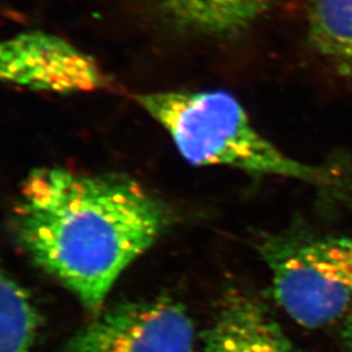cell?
Wrapping results in <instances>:
<instances>
[{"label":"cell","mask_w":352,"mask_h":352,"mask_svg":"<svg viewBox=\"0 0 352 352\" xmlns=\"http://www.w3.org/2000/svg\"><path fill=\"white\" fill-rule=\"evenodd\" d=\"M171 222L168 205L131 176L55 166L26 176L12 213L30 258L91 312Z\"/></svg>","instance_id":"obj_1"},{"label":"cell","mask_w":352,"mask_h":352,"mask_svg":"<svg viewBox=\"0 0 352 352\" xmlns=\"http://www.w3.org/2000/svg\"><path fill=\"white\" fill-rule=\"evenodd\" d=\"M136 101L192 166L300 182L338 201L352 200L349 173L291 157L254 126L244 106L226 90L155 91L140 94Z\"/></svg>","instance_id":"obj_2"},{"label":"cell","mask_w":352,"mask_h":352,"mask_svg":"<svg viewBox=\"0 0 352 352\" xmlns=\"http://www.w3.org/2000/svg\"><path fill=\"white\" fill-rule=\"evenodd\" d=\"M273 294L296 324L340 336L352 325V234L279 232L257 244Z\"/></svg>","instance_id":"obj_3"},{"label":"cell","mask_w":352,"mask_h":352,"mask_svg":"<svg viewBox=\"0 0 352 352\" xmlns=\"http://www.w3.org/2000/svg\"><path fill=\"white\" fill-rule=\"evenodd\" d=\"M188 312L171 298L122 302L75 334L60 352H197Z\"/></svg>","instance_id":"obj_4"},{"label":"cell","mask_w":352,"mask_h":352,"mask_svg":"<svg viewBox=\"0 0 352 352\" xmlns=\"http://www.w3.org/2000/svg\"><path fill=\"white\" fill-rule=\"evenodd\" d=\"M0 80L55 91H85L104 84L85 54L42 33L0 41Z\"/></svg>","instance_id":"obj_5"},{"label":"cell","mask_w":352,"mask_h":352,"mask_svg":"<svg viewBox=\"0 0 352 352\" xmlns=\"http://www.w3.org/2000/svg\"><path fill=\"white\" fill-rule=\"evenodd\" d=\"M201 352H295L276 318L254 295L238 287L223 294Z\"/></svg>","instance_id":"obj_6"},{"label":"cell","mask_w":352,"mask_h":352,"mask_svg":"<svg viewBox=\"0 0 352 352\" xmlns=\"http://www.w3.org/2000/svg\"><path fill=\"white\" fill-rule=\"evenodd\" d=\"M273 0H158L177 26L209 37L241 34L258 23Z\"/></svg>","instance_id":"obj_7"},{"label":"cell","mask_w":352,"mask_h":352,"mask_svg":"<svg viewBox=\"0 0 352 352\" xmlns=\"http://www.w3.org/2000/svg\"><path fill=\"white\" fill-rule=\"evenodd\" d=\"M307 37L318 58L352 77V0H309Z\"/></svg>","instance_id":"obj_8"},{"label":"cell","mask_w":352,"mask_h":352,"mask_svg":"<svg viewBox=\"0 0 352 352\" xmlns=\"http://www.w3.org/2000/svg\"><path fill=\"white\" fill-rule=\"evenodd\" d=\"M39 324L30 295L0 270V352H30Z\"/></svg>","instance_id":"obj_9"},{"label":"cell","mask_w":352,"mask_h":352,"mask_svg":"<svg viewBox=\"0 0 352 352\" xmlns=\"http://www.w3.org/2000/svg\"><path fill=\"white\" fill-rule=\"evenodd\" d=\"M338 337H340L342 344L344 346L346 351L352 352V325L347 327L346 330H343Z\"/></svg>","instance_id":"obj_10"}]
</instances>
